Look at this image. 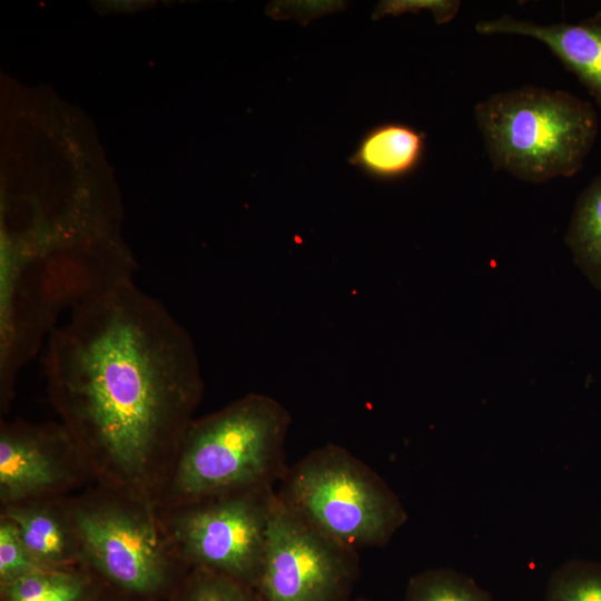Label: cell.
<instances>
[{
    "label": "cell",
    "instance_id": "obj_1",
    "mask_svg": "<svg viewBox=\"0 0 601 601\" xmlns=\"http://www.w3.org/2000/svg\"><path fill=\"white\" fill-rule=\"evenodd\" d=\"M46 376L95 483L154 509L204 391L187 331L126 282L85 300L52 331Z\"/></svg>",
    "mask_w": 601,
    "mask_h": 601
},
{
    "label": "cell",
    "instance_id": "obj_2",
    "mask_svg": "<svg viewBox=\"0 0 601 601\" xmlns=\"http://www.w3.org/2000/svg\"><path fill=\"white\" fill-rule=\"evenodd\" d=\"M288 411L270 396L249 393L194 418L161 483L156 512L210 496L275 486L286 472Z\"/></svg>",
    "mask_w": 601,
    "mask_h": 601
},
{
    "label": "cell",
    "instance_id": "obj_3",
    "mask_svg": "<svg viewBox=\"0 0 601 601\" xmlns=\"http://www.w3.org/2000/svg\"><path fill=\"white\" fill-rule=\"evenodd\" d=\"M474 117L493 169L532 184L579 173L599 131L591 102L532 85L489 96Z\"/></svg>",
    "mask_w": 601,
    "mask_h": 601
},
{
    "label": "cell",
    "instance_id": "obj_4",
    "mask_svg": "<svg viewBox=\"0 0 601 601\" xmlns=\"http://www.w3.org/2000/svg\"><path fill=\"white\" fill-rule=\"evenodd\" d=\"M62 500L79 540L81 568L110 590L170 599L189 570L173 551L155 509L97 483Z\"/></svg>",
    "mask_w": 601,
    "mask_h": 601
},
{
    "label": "cell",
    "instance_id": "obj_5",
    "mask_svg": "<svg viewBox=\"0 0 601 601\" xmlns=\"http://www.w3.org/2000/svg\"><path fill=\"white\" fill-rule=\"evenodd\" d=\"M279 482L277 495L288 509L355 551L387 544L407 520L386 482L339 445L312 451Z\"/></svg>",
    "mask_w": 601,
    "mask_h": 601
},
{
    "label": "cell",
    "instance_id": "obj_6",
    "mask_svg": "<svg viewBox=\"0 0 601 601\" xmlns=\"http://www.w3.org/2000/svg\"><path fill=\"white\" fill-rule=\"evenodd\" d=\"M276 500L274 486H262L157 514L173 551L188 570L210 571L256 589Z\"/></svg>",
    "mask_w": 601,
    "mask_h": 601
},
{
    "label": "cell",
    "instance_id": "obj_7",
    "mask_svg": "<svg viewBox=\"0 0 601 601\" xmlns=\"http://www.w3.org/2000/svg\"><path fill=\"white\" fill-rule=\"evenodd\" d=\"M356 551L311 526L278 497L256 590L264 601H349Z\"/></svg>",
    "mask_w": 601,
    "mask_h": 601
},
{
    "label": "cell",
    "instance_id": "obj_8",
    "mask_svg": "<svg viewBox=\"0 0 601 601\" xmlns=\"http://www.w3.org/2000/svg\"><path fill=\"white\" fill-rule=\"evenodd\" d=\"M95 483L75 441L59 422L0 424V508L60 500Z\"/></svg>",
    "mask_w": 601,
    "mask_h": 601
},
{
    "label": "cell",
    "instance_id": "obj_9",
    "mask_svg": "<svg viewBox=\"0 0 601 601\" xmlns=\"http://www.w3.org/2000/svg\"><path fill=\"white\" fill-rule=\"evenodd\" d=\"M480 35H516L545 45L601 109V11L575 23L540 24L503 14L475 24Z\"/></svg>",
    "mask_w": 601,
    "mask_h": 601
},
{
    "label": "cell",
    "instance_id": "obj_10",
    "mask_svg": "<svg viewBox=\"0 0 601 601\" xmlns=\"http://www.w3.org/2000/svg\"><path fill=\"white\" fill-rule=\"evenodd\" d=\"M18 529L40 568H81L79 540L63 500H36L0 508Z\"/></svg>",
    "mask_w": 601,
    "mask_h": 601
},
{
    "label": "cell",
    "instance_id": "obj_11",
    "mask_svg": "<svg viewBox=\"0 0 601 601\" xmlns=\"http://www.w3.org/2000/svg\"><path fill=\"white\" fill-rule=\"evenodd\" d=\"M426 152V135L398 121L366 130L348 157L349 165L370 179L396 181L414 174Z\"/></svg>",
    "mask_w": 601,
    "mask_h": 601
},
{
    "label": "cell",
    "instance_id": "obj_12",
    "mask_svg": "<svg viewBox=\"0 0 601 601\" xmlns=\"http://www.w3.org/2000/svg\"><path fill=\"white\" fill-rule=\"evenodd\" d=\"M565 243L575 265L601 292V174L579 195Z\"/></svg>",
    "mask_w": 601,
    "mask_h": 601
},
{
    "label": "cell",
    "instance_id": "obj_13",
    "mask_svg": "<svg viewBox=\"0 0 601 601\" xmlns=\"http://www.w3.org/2000/svg\"><path fill=\"white\" fill-rule=\"evenodd\" d=\"M99 588L83 568H39L0 585V601H91Z\"/></svg>",
    "mask_w": 601,
    "mask_h": 601
},
{
    "label": "cell",
    "instance_id": "obj_14",
    "mask_svg": "<svg viewBox=\"0 0 601 601\" xmlns=\"http://www.w3.org/2000/svg\"><path fill=\"white\" fill-rule=\"evenodd\" d=\"M404 601H492V598L466 574L437 568L411 578Z\"/></svg>",
    "mask_w": 601,
    "mask_h": 601
},
{
    "label": "cell",
    "instance_id": "obj_15",
    "mask_svg": "<svg viewBox=\"0 0 601 601\" xmlns=\"http://www.w3.org/2000/svg\"><path fill=\"white\" fill-rule=\"evenodd\" d=\"M168 601H264L258 591L228 577L189 570Z\"/></svg>",
    "mask_w": 601,
    "mask_h": 601
},
{
    "label": "cell",
    "instance_id": "obj_16",
    "mask_svg": "<svg viewBox=\"0 0 601 601\" xmlns=\"http://www.w3.org/2000/svg\"><path fill=\"white\" fill-rule=\"evenodd\" d=\"M545 601H601V563L574 560L551 575Z\"/></svg>",
    "mask_w": 601,
    "mask_h": 601
},
{
    "label": "cell",
    "instance_id": "obj_17",
    "mask_svg": "<svg viewBox=\"0 0 601 601\" xmlns=\"http://www.w3.org/2000/svg\"><path fill=\"white\" fill-rule=\"evenodd\" d=\"M39 568L24 546L17 526L0 515V585L11 583Z\"/></svg>",
    "mask_w": 601,
    "mask_h": 601
},
{
    "label": "cell",
    "instance_id": "obj_18",
    "mask_svg": "<svg viewBox=\"0 0 601 601\" xmlns=\"http://www.w3.org/2000/svg\"><path fill=\"white\" fill-rule=\"evenodd\" d=\"M461 7L459 0H395L383 1L377 6L375 14L398 16L406 12L431 11L436 23H447L455 18Z\"/></svg>",
    "mask_w": 601,
    "mask_h": 601
},
{
    "label": "cell",
    "instance_id": "obj_19",
    "mask_svg": "<svg viewBox=\"0 0 601 601\" xmlns=\"http://www.w3.org/2000/svg\"><path fill=\"white\" fill-rule=\"evenodd\" d=\"M91 601H154L124 594L100 584V588Z\"/></svg>",
    "mask_w": 601,
    "mask_h": 601
},
{
    "label": "cell",
    "instance_id": "obj_20",
    "mask_svg": "<svg viewBox=\"0 0 601 601\" xmlns=\"http://www.w3.org/2000/svg\"><path fill=\"white\" fill-rule=\"evenodd\" d=\"M349 601H368V600H365V599H356V600H349Z\"/></svg>",
    "mask_w": 601,
    "mask_h": 601
}]
</instances>
